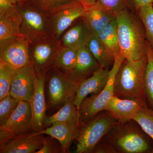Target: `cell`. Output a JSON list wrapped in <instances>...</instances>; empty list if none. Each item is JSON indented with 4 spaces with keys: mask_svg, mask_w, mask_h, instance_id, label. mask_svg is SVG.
Wrapping results in <instances>:
<instances>
[{
    "mask_svg": "<svg viewBox=\"0 0 153 153\" xmlns=\"http://www.w3.org/2000/svg\"><path fill=\"white\" fill-rule=\"evenodd\" d=\"M116 17L120 54L129 60L146 55V30L137 13L126 8Z\"/></svg>",
    "mask_w": 153,
    "mask_h": 153,
    "instance_id": "obj_1",
    "label": "cell"
},
{
    "mask_svg": "<svg viewBox=\"0 0 153 153\" xmlns=\"http://www.w3.org/2000/svg\"><path fill=\"white\" fill-rule=\"evenodd\" d=\"M149 137L133 120L124 123L118 122L101 140L110 153H152L153 148Z\"/></svg>",
    "mask_w": 153,
    "mask_h": 153,
    "instance_id": "obj_2",
    "label": "cell"
},
{
    "mask_svg": "<svg viewBox=\"0 0 153 153\" xmlns=\"http://www.w3.org/2000/svg\"><path fill=\"white\" fill-rule=\"evenodd\" d=\"M147 61V55L137 60H123L115 79L114 96L145 101L144 76Z\"/></svg>",
    "mask_w": 153,
    "mask_h": 153,
    "instance_id": "obj_3",
    "label": "cell"
},
{
    "mask_svg": "<svg viewBox=\"0 0 153 153\" xmlns=\"http://www.w3.org/2000/svg\"><path fill=\"white\" fill-rule=\"evenodd\" d=\"M16 6L22 18L20 32L30 44L54 36L50 18L27 1L18 3Z\"/></svg>",
    "mask_w": 153,
    "mask_h": 153,
    "instance_id": "obj_4",
    "label": "cell"
},
{
    "mask_svg": "<svg viewBox=\"0 0 153 153\" xmlns=\"http://www.w3.org/2000/svg\"><path fill=\"white\" fill-rule=\"evenodd\" d=\"M121 54L115 57L111 70L109 78L104 88L98 94H92L81 103L79 110V122L82 126L89 121L99 113L103 111L105 107L114 95V82L117 73L121 64L125 60Z\"/></svg>",
    "mask_w": 153,
    "mask_h": 153,
    "instance_id": "obj_5",
    "label": "cell"
},
{
    "mask_svg": "<svg viewBox=\"0 0 153 153\" xmlns=\"http://www.w3.org/2000/svg\"><path fill=\"white\" fill-rule=\"evenodd\" d=\"M105 111L82 125L76 139L77 144L74 152L90 153L94 147L117 123Z\"/></svg>",
    "mask_w": 153,
    "mask_h": 153,
    "instance_id": "obj_6",
    "label": "cell"
},
{
    "mask_svg": "<svg viewBox=\"0 0 153 153\" xmlns=\"http://www.w3.org/2000/svg\"><path fill=\"white\" fill-rule=\"evenodd\" d=\"M33 129V113L30 102L20 100L7 121L0 126V143Z\"/></svg>",
    "mask_w": 153,
    "mask_h": 153,
    "instance_id": "obj_7",
    "label": "cell"
},
{
    "mask_svg": "<svg viewBox=\"0 0 153 153\" xmlns=\"http://www.w3.org/2000/svg\"><path fill=\"white\" fill-rule=\"evenodd\" d=\"M30 45L27 39L22 36L0 41V61L15 69L27 66L32 63Z\"/></svg>",
    "mask_w": 153,
    "mask_h": 153,
    "instance_id": "obj_8",
    "label": "cell"
},
{
    "mask_svg": "<svg viewBox=\"0 0 153 153\" xmlns=\"http://www.w3.org/2000/svg\"><path fill=\"white\" fill-rule=\"evenodd\" d=\"M60 46V40L54 36L30 44V60L37 74L46 73L53 67L54 58Z\"/></svg>",
    "mask_w": 153,
    "mask_h": 153,
    "instance_id": "obj_9",
    "label": "cell"
},
{
    "mask_svg": "<svg viewBox=\"0 0 153 153\" xmlns=\"http://www.w3.org/2000/svg\"><path fill=\"white\" fill-rule=\"evenodd\" d=\"M37 74L32 63L17 69L11 85V95L19 100L29 102L31 104Z\"/></svg>",
    "mask_w": 153,
    "mask_h": 153,
    "instance_id": "obj_10",
    "label": "cell"
},
{
    "mask_svg": "<svg viewBox=\"0 0 153 153\" xmlns=\"http://www.w3.org/2000/svg\"><path fill=\"white\" fill-rule=\"evenodd\" d=\"M146 104V102L142 100L121 98L114 95L103 111L118 122L124 123L133 120Z\"/></svg>",
    "mask_w": 153,
    "mask_h": 153,
    "instance_id": "obj_11",
    "label": "cell"
},
{
    "mask_svg": "<svg viewBox=\"0 0 153 153\" xmlns=\"http://www.w3.org/2000/svg\"><path fill=\"white\" fill-rule=\"evenodd\" d=\"M78 83L55 70L49 77V94L51 105L56 106L76 94Z\"/></svg>",
    "mask_w": 153,
    "mask_h": 153,
    "instance_id": "obj_12",
    "label": "cell"
},
{
    "mask_svg": "<svg viewBox=\"0 0 153 153\" xmlns=\"http://www.w3.org/2000/svg\"><path fill=\"white\" fill-rule=\"evenodd\" d=\"M37 132L20 134L1 144V153H33L40 149L44 138Z\"/></svg>",
    "mask_w": 153,
    "mask_h": 153,
    "instance_id": "obj_13",
    "label": "cell"
},
{
    "mask_svg": "<svg viewBox=\"0 0 153 153\" xmlns=\"http://www.w3.org/2000/svg\"><path fill=\"white\" fill-rule=\"evenodd\" d=\"M110 70L100 67L90 77L78 83L76 88L74 104L79 112L82 102L90 94H98L103 89L109 78Z\"/></svg>",
    "mask_w": 153,
    "mask_h": 153,
    "instance_id": "obj_14",
    "label": "cell"
},
{
    "mask_svg": "<svg viewBox=\"0 0 153 153\" xmlns=\"http://www.w3.org/2000/svg\"><path fill=\"white\" fill-rule=\"evenodd\" d=\"M45 74H37L35 81V88L31 102L33 113V129L40 131L44 126L46 118L47 105L45 99Z\"/></svg>",
    "mask_w": 153,
    "mask_h": 153,
    "instance_id": "obj_15",
    "label": "cell"
},
{
    "mask_svg": "<svg viewBox=\"0 0 153 153\" xmlns=\"http://www.w3.org/2000/svg\"><path fill=\"white\" fill-rule=\"evenodd\" d=\"M86 8L81 3L59 11L50 18L53 35L58 40L66 29L76 20L80 18Z\"/></svg>",
    "mask_w": 153,
    "mask_h": 153,
    "instance_id": "obj_16",
    "label": "cell"
},
{
    "mask_svg": "<svg viewBox=\"0 0 153 153\" xmlns=\"http://www.w3.org/2000/svg\"><path fill=\"white\" fill-rule=\"evenodd\" d=\"M115 18V16L98 1L94 5L86 8L80 19L85 23L92 34L98 37L102 30Z\"/></svg>",
    "mask_w": 153,
    "mask_h": 153,
    "instance_id": "obj_17",
    "label": "cell"
},
{
    "mask_svg": "<svg viewBox=\"0 0 153 153\" xmlns=\"http://www.w3.org/2000/svg\"><path fill=\"white\" fill-rule=\"evenodd\" d=\"M100 67L98 62L87 46H84L77 50L76 64L68 77L78 83Z\"/></svg>",
    "mask_w": 153,
    "mask_h": 153,
    "instance_id": "obj_18",
    "label": "cell"
},
{
    "mask_svg": "<svg viewBox=\"0 0 153 153\" xmlns=\"http://www.w3.org/2000/svg\"><path fill=\"white\" fill-rule=\"evenodd\" d=\"M79 131V127L72 126L63 123L56 122L45 130L37 133L39 134L48 135L57 140L60 143L63 152H66L71 142L78 137Z\"/></svg>",
    "mask_w": 153,
    "mask_h": 153,
    "instance_id": "obj_19",
    "label": "cell"
},
{
    "mask_svg": "<svg viewBox=\"0 0 153 153\" xmlns=\"http://www.w3.org/2000/svg\"><path fill=\"white\" fill-rule=\"evenodd\" d=\"M75 95L76 94L68 99L59 111L50 116L46 117L44 126H49L55 123L60 122L79 128V112L74 104Z\"/></svg>",
    "mask_w": 153,
    "mask_h": 153,
    "instance_id": "obj_20",
    "label": "cell"
},
{
    "mask_svg": "<svg viewBox=\"0 0 153 153\" xmlns=\"http://www.w3.org/2000/svg\"><path fill=\"white\" fill-rule=\"evenodd\" d=\"M91 35L90 30L82 20L81 23L74 25L64 34L60 41L61 45L78 49L86 46Z\"/></svg>",
    "mask_w": 153,
    "mask_h": 153,
    "instance_id": "obj_21",
    "label": "cell"
},
{
    "mask_svg": "<svg viewBox=\"0 0 153 153\" xmlns=\"http://www.w3.org/2000/svg\"><path fill=\"white\" fill-rule=\"evenodd\" d=\"M77 50L61 45L53 61L55 70L68 77L76 64Z\"/></svg>",
    "mask_w": 153,
    "mask_h": 153,
    "instance_id": "obj_22",
    "label": "cell"
},
{
    "mask_svg": "<svg viewBox=\"0 0 153 153\" xmlns=\"http://www.w3.org/2000/svg\"><path fill=\"white\" fill-rule=\"evenodd\" d=\"M22 21L17 8L10 13L0 16V41L14 36H22L20 32Z\"/></svg>",
    "mask_w": 153,
    "mask_h": 153,
    "instance_id": "obj_23",
    "label": "cell"
},
{
    "mask_svg": "<svg viewBox=\"0 0 153 153\" xmlns=\"http://www.w3.org/2000/svg\"><path fill=\"white\" fill-rule=\"evenodd\" d=\"M98 37L114 59L120 54L116 17L102 30Z\"/></svg>",
    "mask_w": 153,
    "mask_h": 153,
    "instance_id": "obj_24",
    "label": "cell"
},
{
    "mask_svg": "<svg viewBox=\"0 0 153 153\" xmlns=\"http://www.w3.org/2000/svg\"><path fill=\"white\" fill-rule=\"evenodd\" d=\"M39 10L50 18L63 9L81 3L79 0H26Z\"/></svg>",
    "mask_w": 153,
    "mask_h": 153,
    "instance_id": "obj_25",
    "label": "cell"
},
{
    "mask_svg": "<svg viewBox=\"0 0 153 153\" xmlns=\"http://www.w3.org/2000/svg\"><path fill=\"white\" fill-rule=\"evenodd\" d=\"M86 46L100 67L107 69L111 64H113L114 58L110 55L97 36L92 34Z\"/></svg>",
    "mask_w": 153,
    "mask_h": 153,
    "instance_id": "obj_26",
    "label": "cell"
},
{
    "mask_svg": "<svg viewBox=\"0 0 153 153\" xmlns=\"http://www.w3.org/2000/svg\"><path fill=\"white\" fill-rule=\"evenodd\" d=\"M146 55L148 58L144 76V90L146 98L153 109V50L147 41Z\"/></svg>",
    "mask_w": 153,
    "mask_h": 153,
    "instance_id": "obj_27",
    "label": "cell"
},
{
    "mask_svg": "<svg viewBox=\"0 0 153 153\" xmlns=\"http://www.w3.org/2000/svg\"><path fill=\"white\" fill-rule=\"evenodd\" d=\"M16 70L0 61V100L10 94Z\"/></svg>",
    "mask_w": 153,
    "mask_h": 153,
    "instance_id": "obj_28",
    "label": "cell"
},
{
    "mask_svg": "<svg viewBox=\"0 0 153 153\" xmlns=\"http://www.w3.org/2000/svg\"><path fill=\"white\" fill-rule=\"evenodd\" d=\"M144 25L147 41L153 50V4L143 6L137 12Z\"/></svg>",
    "mask_w": 153,
    "mask_h": 153,
    "instance_id": "obj_29",
    "label": "cell"
},
{
    "mask_svg": "<svg viewBox=\"0 0 153 153\" xmlns=\"http://www.w3.org/2000/svg\"><path fill=\"white\" fill-rule=\"evenodd\" d=\"M134 120L153 141V109L145 105L140 110Z\"/></svg>",
    "mask_w": 153,
    "mask_h": 153,
    "instance_id": "obj_30",
    "label": "cell"
},
{
    "mask_svg": "<svg viewBox=\"0 0 153 153\" xmlns=\"http://www.w3.org/2000/svg\"><path fill=\"white\" fill-rule=\"evenodd\" d=\"M20 101L12 97L10 93L0 100V126L5 123L10 117Z\"/></svg>",
    "mask_w": 153,
    "mask_h": 153,
    "instance_id": "obj_31",
    "label": "cell"
},
{
    "mask_svg": "<svg viewBox=\"0 0 153 153\" xmlns=\"http://www.w3.org/2000/svg\"><path fill=\"white\" fill-rule=\"evenodd\" d=\"M99 1L116 17L122 11L126 8L125 0H99Z\"/></svg>",
    "mask_w": 153,
    "mask_h": 153,
    "instance_id": "obj_32",
    "label": "cell"
},
{
    "mask_svg": "<svg viewBox=\"0 0 153 153\" xmlns=\"http://www.w3.org/2000/svg\"><path fill=\"white\" fill-rule=\"evenodd\" d=\"M126 8L137 12L143 6L153 4V0H125Z\"/></svg>",
    "mask_w": 153,
    "mask_h": 153,
    "instance_id": "obj_33",
    "label": "cell"
},
{
    "mask_svg": "<svg viewBox=\"0 0 153 153\" xmlns=\"http://www.w3.org/2000/svg\"><path fill=\"white\" fill-rule=\"evenodd\" d=\"M16 9V4L9 0H0V16L8 13Z\"/></svg>",
    "mask_w": 153,
    "mask_h": 153,
    "instance_id": "obj_34",
    "label": "cell"
},
{
    "mask_svg": "<svg viewBox=\"0 0 153 153\" xmlns=\"http://www.w3.org/2000/svg\"><path fill=\"white\" fill-rule=\"evenodd\" d=\"M57 152L56 148L53 143L49 140L44 139L42 147L36 152V153H51Z\"/></svg>",
    "mask_w": 153,
    "mask_h": 153,
    "instance_id": "obj_35",
    "label": "cell"
},
{
    "mask_svg": "<svg viewBox=\"0 0 153 153\" xmlns=\"http://www.w3.org/2000/svg\"><path fill=\"white\" fill-rule=\"evenodd\" d=\"M79 1L85 7L88 8L94 5L99 0H79Z\"/></svg>",
    "mask_w": 153,
    "mask_h": 153,
    "instance_id": "obj_36",
    "label": "cell"
},
{
    "mask_svg": "<svg viewBox=\"0 0 153 153\" xmlns=\"http://www.w3.org/2000/svg\"><path fill=\"white\" fill-rule=\"evenodd\" d=\"M13 4H16L18 3L22 2L27 1L26 0H9Z\"/></svg>",
    "mask_w": 153,
    "mask_h": 153,
    "instance_id": "obj_37",
    "label": "cell"
}]
</instances>
